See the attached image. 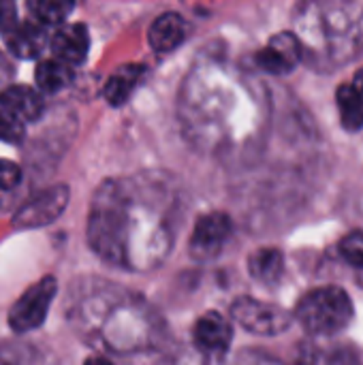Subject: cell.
<instances>
[{"mask_svg": "<svg viewBox=\"0 0 363 365\" xmlns=\"http://www.w3.org/2000/svg\"><path fill=\"white\" fill-rule=\"evenodd\" d=\"M143 220H150L148 201L139 195L135 180H107L103 182L90 203L88 214V244L109 265L122 269H137L135 244L141 237Z\"/></svg>", "mask_w": 363, "mask_h": 365, "instance_id": "6da1fadb", "label": "cell"}, {"mask_svg": "<svg viewBox=\"0 0 363 365\" xmlns=\"http://www.w3.org/2000/svg\"><path fill=\"white\" fill-rule=\"evenodd\" d=\"M355 308L347 291L340 287H319L306 293L297 308L295 319L310 336H334L344 331L353 321Z\"/></svg>", "mask_w": 363, "mask_h": 365, "instance_id": "7a4b0ae2", "label": "cell"}, {"mask_svg": "<svg viewBox=\"0 0 363 365\" xmlns=\"http://www.w3.org/2000/svg\"><path fill=\"white\" fill-rule=\"evenodd\" d=\"M58 293V280L53 276H43L30 289L21 293V297L11 306L6 323L13 334L24 336L36 331L49 314V308Z\"/></svg>", "mask_w": 363, "mask_h": 365, "instance_id": "3957f363", "label": "cell"}, {"mask_svg": "<svg viewBox=\"0 0 363 365\" xmlns=\"http://www.w3.org/2000/svg\"><path fill=\"white\" fill-rule=\"evenodd\" d=\"M231 317L242 329L255 336H280L291 327L295 319V314H291L282 306L265 304L252 297L235 299L231 306Z\"/></svg>", "mask_w": 363, "mask_h": 365, "instance_id": "277c9868", "label": "cell"}, {"mask_svg": "<svg viewBox=\"0 0 363 365\" xmlns=\"http://www.w3.org/2000/svg\"><path fill=\"white\" fill-rule=\"evenodd\" d=\"M68 199H71L68 186L66 184H53V186L45 188L43 192H39L34 199L26 201L15 212L11 225L17 231H32V229L47 227L64 214Z\"/></svg>", "mask_w": 363, "mask_h": 365, "instance_id": "5b68a950", "label": "cell"}, {"mask_svg": "<svg viewBox=\"0 0 363 365\" xmlns=\"http://www.w3.org/2000/svg\"><path fill=\"white\" fill-rule=\"evenodd\" d=\"M233 233V222L225 212H210L203 214L193 229L188 240V252L197 263H208L220 257L229 237Z\"/></svg>", "mask_w": 363, "mask_h": 365, "instance_id": "8992f818", "label": "cell"}, {"mask_svg": "<svg viewBox=\"0 0 363 365\" xmlns=\"http://www.w3.org/2000/svg\"><path fill=\"white\" fill-rule=\"evenodd\" d=\"M193 342L201 355H205L210 359H220L231 349L233 327L220 312L210 310L195 323Z\"/></svg>", "mask_w": 363, "mask_h": 365, "instance_id": "52a82bcc", "label": "cell"}, {"mask_svg": "<svg viewBox=\"0 0 363 365\" xmlns=\"http://www.w3.org/2000/svg\"><path fill=\"white\" fill-rule=\"evenodd\" d=\"M302 56V41L293 32H278L257 53V64L270 75H287L300 64Z\"/></svg>", "mask_w": 363, "mask_h": 365, "instance_id": "ba28073f", "label": "cell"}, {"mask_svg": "<svg viewBox=\"0 0 363 365\" xmlns=\"http://www.w3.org/2000/svg\"><path fill=\"white\" fill-rule=\"evenodd\" d=\"M49 43H51V36L47 32V26L36 19L15 24L9 32H4L6 49L11 51V56H15L19 60L39 58Z\"/></svg>", "mask_w": 363, "mask_h": 365, "instance_id": "9c48e42d", "label": "cell"}, {"mask_svg": "<svg viewBox=\"0 0 363 365\" xmlns=\"http://www.w3.org/2000/svg\"><path fill=\"white\" fill-rule=\"evenodd\" d=\"M49 49L56 58L79 66L90 51V32L86 24H60L51 34Z\"/></svg>", "mask_w": 363, "mask_h": 365, "instance_id": "30bf717a", "label": "cell"}, {"mask_svg": "<svg viewBox=\"0 0 363 365\" xmlns=\"http://www.w3.org/2000/svg\"><path fill=\"white\" fill-rule=\"evenodd\" d=\"M0 107L21 120L24 124L36 122L45 113V103L41 92H36L30 86L17 83V86H6L0 92Z\"/></svg>", "mask_w": 363, "mask_h": 365, "instance_id": "8fae6325", "label": "cell"}, {"mask_svg": "<svg viewBox=\"0 0 363 365\" xmlns=\"http://www.w3.org/2000/svg\"><path fill=\"white\" fill-rule=\"evenodd\" d=\"M340 122L349 133L363 130V68H359L351 81L342 83L336 92Z\"/></svg>", "mask_w": 363, "mask_h": 365, "instance_id": "7c38bea8", "label": "cell"}, {"mask_svg": "<svg viewBox=\"0 0 363 365\" xmlns=\"http://www.w3.org/2000/svg\"><path fill=\"white\" fill-rule=\"evenodd\" d=\"M186 38V21L178 13H163L156 17L148 30L150 47L156 53H169L178 49Z\"/></svg>", "mask_w": 363, "mask_h": 365, "instance_id": "4fadbf2b", "label": "cell"}, {"mask_svg": "<svg viewBox=\"0 0 363 365\" xmlns=\"http://www.w3.org/2000/svg\"><path fill=\"white\" fill-rule=\"evenodd\" d=\"M248 272L255 282L276 287L285 276V255L278 248H259L248 257Z\"/></svg>", "mask_w": 363, "mask_h": 365, "instance_id": "5bb4252c", "label": "cell"}, {"mask_svg": "<svg viewBox=\"0 0 363 365\" xmlns=\"http://www.w3.org/2000/svg\"><path fill=\"white\" fill-rule=\"evenodd\" d=\"M143 73H145L143 64H122L120 68H116L111 73V77L107 79V83H105V90H103L105 101L111 107L124 105L131 98L137 83L143 79Z\"/></svg>", "mask_w": 363, "mask_h": 365, "instance_id": "9a60e30c", "label": "cell"}, {"mask_svg": "<svg viewBox=\"0 0 363 365\" xmlns=\"http://www.w3.org/2000/svg\"><path fill=\"white\" fill-rule=\"evenodd\" d=\"M73 79H75V66L56 56L49 60H41L34 71V81L39 90L45 94H56L64 90L66 86L73 83Z\"/></svg>", "mask_w": 363, "mask_h": 365, "instance_id": "2e32d148", "label": "cell"}, {"mask_svg": "<svg viewBox=\"0 0 363 365\" xmlns=\"http://www.w3.org/2000/svg\"><path fill=\"white\" fill-rule=\"evenodd\" d=\"M77 0H28V11L32 19L45 26H60L73 13Z\"/></svg>", "mask_w": 363, "mask_h": 365, "instance_id": "e0dca14e", "label": "cell"}, {"mask_svg": "<svg viewBox=\"0 0 363 365\" xmlns=\"http://www.w3.org/2000/svg\"><path fill=\"white\" fill-rule=\"evenodd\" d=\"M24 137H26L24 122L0 107V141L11 143V145H19L24 141Z\"/></svg>", "mask_w": 363, "mask_h": 365, "instance_id": "ac0fdd59", "label": "cell"}, {"mask_svg": "<svg viewBox=\"0 0 363 365\" xmlns=\"http://www.w3.org/2000/svg\"><path fill=\"white\" fill-rule=\"evenodd\" d=\"M39 359L34 349L17 342H0V364H26Z\"/></svg>", "mask_w": 363, "mask_h": 365, "instance_id": "d6986e66", "label": "cell"}, {"mask_svg": "<svg viewBox=\"0 0 363 365\" xmlns=\"http://www.w3.org/2000/svg\"><path fill=\"white\" fill-rule=\"evenodd\" d=\"M340 255L347 263L363 272V233H351L340 242Z\"/></svg>", "mask_w": 363, "mask_h": 365, "instance_id": "ffe728a7", "label": "cell"}, {"mask_svg": "<svg viewBox=\"0 0 363 365\" xmlns=\"http://www.w3.org/2000/svg\"><path fill=\"white\" fill-rule=\"evenodd\" d=\"M21 182V167L13 160L0 158V190H13Z\"/></svg>", "mask_w": 363, "mask_h": 365, "instance_id": "44dd1931", "label": "cell"}, {"mask_svg": "<svg viewBox=\"0 0 363 365\" xmlns=\"http://www.w3.org/2000/svg\"><path fill=\"white\" fill-rule=\"evenodd\" d=\"M17 24L13 0H0V32H9Z\"/></svg>", "mask_w": 363, "mask_h": 365, "instance_id": "7402d4cb", "label": "cell"}]
</instances>
